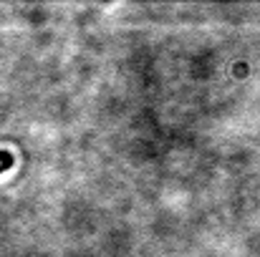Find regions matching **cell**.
Masks as SVG:
<instances>
[{
  "label": "cell",
  "mask_w": 260,
  "mask_h": 257,
  "mask_svg": "<svg viewBox=\"0 0 260 257\" xmlns=\"http://www.w3.org/2000/svg\"><path fill=\"white\" fill-rule=\"evenodd\" d=\"M10 164H13V157H10L8 152H0V171H3V169H8Z\"/></svg>",
  "instance_id": "6da1fadb"
}]
</instances>
